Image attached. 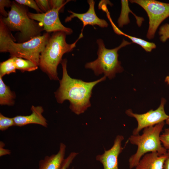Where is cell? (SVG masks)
Masks as SVG:
<instances>
[{
	"label": "cell",
	"mask_w": 169,
	"mask_h": 169,
	"mask_svg": "<svg viewBox=\"0 0 169 169\" xmlns=\"http://www.w3.org/2000/svg\"><path fill=\"white\" fill-rule=\"evenodd\" d=\"M67 60L62 59L61 64L63 74L59 80V86L54 92L57 102L62 104L65 100L70 103L69 108L76 114L83 113L91 106L90 99L93 88L97 84L105 80L103 76L95 81L86 82L73 79L68 74L67 70Z\"/></svg>",
	"instance_id": "obj_1"
},
{
	"label": "cell",
	"mask_w": 169,
	"mask_h": 169,
	"mask_svg": "<svg viewBox=\"0 0 169 169\" xmlns=\"http://www.w3.org/2000/svg\"><path fill=\"white\" fill-rule=\"evenodd\" d=\"M50 36L46 32L28 41L16 43L11 32L0 20V52H8L11 57L29 60L38 66L41 54Z\"/></svg>",
	"instance_id": "obj_2"
},
{
	"label": "cell",
	"mask_w": 169,
	"mask_h": 169,
	"mask_svg": "<svg viewBox=\"0 0 169 169\" xmlns=\"http://www.w3.org/2000/svg\"><path fill=\"white\" fill-rule=\"evenodd\" d=\"M66 35L62 31L53 32L41 54L38 67L51 80H59L57 69L63 56L72 51L77 41L83 37L81 33L76 41L69 44L66 41Z\"/></svg>",
	"instance_id": "obj_3"
},
{
	"label": "cell",
	"mask_w": 169,
	"mask_h": 169,
	"mask_svg": "<svg viewBox=\"0 0 169 169\" xmlns=\"http://www.w3.org/2000/svg\"><path fill=\"white\" fill-rule=\"evenodd\" d=\"M28 11L27 7L14 0L12 2L8 17L0 16V20L10 32H18L19 43L26 42L40 36L44 31L40 23L29 18Z\"/></svg>",
	"instance_id": "obj_4"
},
{
	"label": "cell",
	"mask_w": 169,
	"mask_h": 169,
	"mask_svg": "<svg viewBox=\"0 0 169 169\" xmlns=\"http://www.w3.org/2000/svg\"><path fill=\"white\" fill-rule=\"evenodd\" d=\"M165 124L164 121L146 127L141 135H132L129 137L130 142L137 146L136 153L129 159L130 169L135 167L142 156L147 152H156L161 155L167 153V150L162 146L160 139V133Z\"/></svg>",
	"instance_id": "obj_5"
},
{
	"label": "cell",
	"mask_w": 169,
	"mask_h": 169,
	"mask_svg": "<svg viewBox=\"0 0 169 169\" xmlns=\"http://www.w3.org/2000/svg\"><path fill=\"white\" fill-rule=\"evenodd\" d=\"M96 43L98 45V58L94 61L86 63L85 67L92 70L96 76L103 74L104 76L111 79L116 73L122 72L124 70L120 62L118 60V51L132 43L123 39L119 46L111 49L106 48L101 39H97Z\"/></svg>",
	"instance_id": "obj_6"
},
{
	"label": "cell",
	"mask_w": 169,
	"mask_h": 169,
	"mask_svg": "<svg viewBox=\"0 0 169 169\" xmlns=\"http://www.w3.org/2000/svg\"><path fill=\"white\" fill-rule=\"evenodd\" d=\"M142 7L146 12L149 18V27L146 37L149 39L154 38L160 24L169 17V3L155 0H131Z\"/></svg>",
	"instance_id": "obj_7"
},
{
	"label": "cell",
	"mask_w": 169,
	"mask_h": 169,
	"mask_svg": "<svg viewBox=\"0 0 169 169\" xmlns=\"http://www.w3.org/2000/svg\"><path fill=\"white\" fill-rule=\"evenodd\" d=\"M166 102V99L162 98L160 106L156 110H153L151 109L144 114L134 113L131 109L127 110L125 111L126 114L135 118L138 123L137 127L132 131V135H138L142 129L154 126L166 120L169 116L166 113L164 110V106Z\"/></svg>",
	"instance_id": "obj_8"
},
{
	"label": "cell",
	"mask_w": 169,
	"mask_h": 169,
	"mask_svg": "<svg viewBox=\"0 0 169 169\" xmlns=\"http://www.w3.org/2000/svg\"><path fill=\"white\" fill-rule=\"evenodd\" d=\"M61 9L53 8L43 13H33L28 11V15L31 19L40 23L44 30L47 33L62 31L66 35L71 34L73 33L72 29L64 26L59 19V12Z\"/></svg>",
	"instance_id": "obj_9"
},
{
	"label": "cell",
	"mask_w": 169,
	"mask_h": 169,
	"mask_svg": "<svg viewBox=\"0 0 169 169\" xmlns=\"http://www.w3.org/2000/svg\"><path fill=\"white\" fill-rule=\"evenodd\" d=\"M124 139L123 136L117 135L111 148L105 150L103 154L96 156V160L102 164L104 169H119L118 158L124 149L121 146V142Z\"/></svg>",
	"instance_id": "obj_10"
},
{
	"label": "cell",
	"mask_w": 169,
	"mask_h": 169,
	"mask_svg": "<svg viewBox=\"0 0 169 169\" xmlns=\"http://www.w3.org/2000/svg\"><path fill=\"white\" fill-rule=\"evenodd\" d=\"M87 2L89 5V8L86 12L79 13L68 10V12L71 14L67 17L64 20L65 22H69L74 18H76L80 20L83 24L81 33H82L85 27L88 25L92 26L97 25L103 28L107 27L108 26V24L106 20L100 18L96 15L95 9V2L93 0H88Z\"/></svg>",
	"instance_id": "obj_11"
},
{
	"label": "cell",
	"mask_w": 169,
	"mask_h": 169,
	"mask_svg": "<svg viewBox=\"0 0 169 169\" xmlns=\"http://www.w3.org/2000/svg\"><path fill=\"white\" fill-rule=\"evenodd\" d=\"M32 113L27 115H17L13 117L15 125L21 127L30 124H36L47 128V120L44 117L43 107L41 106L32 105L31 107Z\"/></svg>",
	"instance_id": "obj_12"
},
{
	"label": "cell",
	"mask_w": 169,
	"mask_h": 169,
	"mask_svg": "<svg viewBox=\"0 0 169 169\" xmlns=\"http://www.w3.org/2000/svg\"><path fill=\"white\" fill-rule=\"evenodd\" d=\"M167 154L161 155L152 152L144 155L135 167V169H163Z\"/></svg>",
	"instance_id": "obj_13"
},
{
	"label": "cell",
	"mask_w": 169,
	"mask_h": 169,
	"mask_svg": "<svg viewBox=\"0 0 169 169\" xmlns=\"http://www.w3.org/2000/svg\"><path fill=\"white\" fill-rule=\"evenodd\" d=\"M66 148V145L61 143L56 154L46 156L39 161L38 169H59L64 159Z\"/></svg>",
	"instance_id": "obj_14"
},
{
	"label": "cell",
	"mask_w": 169,
	"mask_h": 169,
	"mask_svg": "<svg viewBox=\"0 0 169 169\" xmlns=\"http://www.w3.org/2000/svg\"><path fill=\"white\" fill-rule=\"evenodd\" d=\"M16 94L5 84L0 76V105L13 106L15 103Z\"/></svg>",
	"instance_id": "obj_15"
},
{
	"label": "cell",
	"mask_w": 169,
	"mask_h": 169,
	"mask_svg": "<svg viewBox=\"0 0 169 169\" xmlns=\"http://www.w3.org/2000/svg\"><path fill=\"white\" fill-rule=\"evenodd\" d=\"M13 58L16 69L22 72H31L38 68V65L29 60L17 57Z\"/></svg>",
	"instance_id": "obj_16"
},
{
	"label": "cell",
	"mask_w": 169,
	"mask_h": 169,
	"mask_svg": "<svg viewBox=\"0 0 169 169\" xmlns=\"http://www.w3.org/2000/svg\"><path fill=\"white\" fill-rule=\"evenodd\" d=\"M115 33L117 34L124 35L129 38L133 43L140 45L147 52H151L156 47V44L153 43L149 42L143 39L128 35L124 33L119 29Z\"/></svg>",
	"instance_id": "obj_17"
},
{
	"label": "cell",
	"mask_w": 169,
	"mask_h": 169,
	"mask_svg": "<svg viewBox=\"0 0 169 169\" xmlns=\"http://www.w3.org/2000/svg\"><path fill=\"white\" fill-rule=\"evenodd\" d=\"M16 68L13 57H10L0 64V76L3 77L6 74L16 72Z\"/></svg>",
	"instance_id": "obj_18"
},
{
	"label": "cell",
	"mask_w": 169,
	"mask_h": 169,
	"mask_svg": "<svg viewBox=\"0 0 169 169\" xmlns=\"http://www.w3.org/2000/svg\"><path fill=\"white\" fill-rule=\"evenodd\" d=\"M128 2V0L121 1V12L117 21L118 25L120 27H122L124 25L128 24L130 22L128 13V11L130 9Z\"/></svg>",
	"instance_id": "obj_19"
},
{
	"label": "cell",
	"mask_w": 169,
	"mask_h": 169,
	"mask_svg": "<svg viewBox=\"0 0 169 169\" xmlns=\"http://www.w3.org/2000/svg\"><path fill=\"white\" fill-rule=\"evenodd\" d=\"M14 125H15V124L13 117H7L3 115L2 113H0V131H6L10 127Z\"/></svg>",
	"instance_id": "obj_20"
},
{
	"label": "cell",
	"mask_w": 169,
	"mask_h": 169,
	"mask_svg": "<svg viewBox=\"0 0 169 169\" xmlns=\"http://www.w3.org/2000/svg\"><path fill=\"white\" fill-rule=\"evenodd\" d=\"M18 3L28 6L34 9L37 13H43V12L40 9L35 1L33 0H15Z\"/></svg>",
	"instance_id": "obj_21"
},
{
	"label": "cell",
	"mask_w": 169,
	"mask_h": 169,
	"mask_svg": "<svg viewBox=\"0 0 169 169\" xmlns=\"http://www.w3.org/2000/svg\"><path fill=\"white\" fill-rule=\"evenodd\" d=\"M159 34L160 40L164 42L169 38V24L166 23L160 28Z\"/></svg>",
	"instance_id": "obj_22"
},
{
	"label": "cell",
	"mask_w": 169,
	"mask_h": 169,
	"mask_svg": "<svg viewBox=\"0 0 169 169\" xmlns=\"http://www.w3.org/2000/svg\"><path fill=\"white\" fill-rule=\"evenodd\" d=\"M160 139L163 146L166 150H169V128L164 130L163 132L160 135Z\"/></svg>",
	"instance_id": "obj_23"
},
{
	"label": "cell",
	"mask_w": 169,
	"mask_h": 169,
	"mask_svg": "<svg viewBox=\"0 0 169 169\" xmlns=\"http://www.w3.org/2000/svg\"><path fill=\"white\" fill-rule=\"evenodd\" d=\"M78 154V153L75 152L70 153L68 156L66 158L64 159L59 169H67L74 159ZM71 169H74V168H72Z\"/></svg>",
	"instance_id": "obj_24"
},
{
	"label": "cell",
	"mask_w": 169,
	"mask_h": 169,
	"mask_svg": "<svg viewBox=\"0 0 169 169\" xmlns=\"http://www.w3.org/2000/svg\"><path fill=\"white\" fill-rule=\"evenodd\" d=\"M35 1L39 8L43 13L51 9L49 0H36Z\"/></svg>",
	"instance_id": "obj_25"
},
{
	"label": "cell",
	"mask_w": 169,
	"mask_h": 169,
	"mask_svg": "<svg viewBox=\"0 0 169 169\" xmlns=\"http://www.w3.org/2000/svg\"><path fill=\"white\" fill-rule=\"evenodd\" d=\"M12 3V2L9 0H0V13L2 17H8V13L5 10V7H11Z\"/></svg>",
	"instance_id": "obj_26"
},
{
	"label": "cell",
	"mask_w": 169,
	"mask_h": 169,
	"mask_svg": "<svg viewBox=\"0 0 169 169\" xmlns=\"http://www.w3.org/2000/svg\"><path fill=\"white\" fill-rule=\"evenodd\" d=\"M69 0L65 1L63 0H50V3L51 9L60 8L62 9Z\"/></svg>",
	"instance_id": "obj_27"
},
{
	"label": "cell",
	"mask_w": 169,
	"mask_h": 169,
	"mask_svg": "<svg viewBox=\"0 0 169 169\" xmlns=\"http://www.w3.org/2000/svg\"><path fill=\"white\" fill-rule=\"evenodd\" d=\"M5 145L3 141H0V156L1 157L6 155H10L11 153V151L8 149L4 148Z\"/></svg>",
	"instance_id": "obj_28"
},
{
	"label": "cell",
	"mask_w": 169,
	"mask_h": 169,
	"mask_svg": "<svg viewBox=\"0 0 169 169\" xmlns=\"http://www.w3.org/2000/svg\"><path fill=\"white\" fill-rule=\"evenodd\" d=\"M167 157L165 160L163 166V169H169V150L167 151Z\"/></svg>",
	"instance_id": "obj_29"
},
{
	"label": "cell",
	"mask_w": 169,
	"mask_h": 169,
	"mask_svg": "<svg viewBox=\"0 0 169 169\" xmlns=\"http://www.w3.org/2000/svg\"><path fill=\"white\" fill-rule=\"evenodd\" d=\"M165 81L169 85V75L166 77Z\"/></svg>",
	"instance_id": "obj_30"
},
{
	"label": "cell",
	"mask_w": 169,
	"mask_h": 169,
	"mask_svg": "<svg viewBox=\"0 0 169 169\" xmlns=\"http://www.w3.org/2000/svg\"><path fill=\"white\" fill-rule=\"evenodd\" d=\"M166 123L169 125V118L166 120Z\"/></svg>",
	"instance_id": "obj_31"
}]
</instances>
